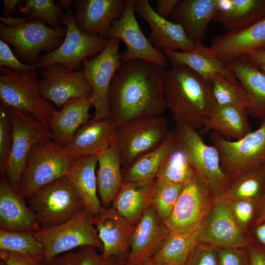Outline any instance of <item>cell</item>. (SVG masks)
<instances>
[{
  "mask_svg": "<svg viewBox=\"0 0 265 265\" xmlns=\"http://www.w3.org/2000/svg\"><path fill=\"white\" fill-rule=\"evenodd\" d=\"M176 148L181 152L212 193L221 194L231 184L222 170L217 149L207 144L195 130L176 125Z\"/></svg>",
  "mask_w": 265,
  "mask_h": 265,
  "instance_id": "obj_6",
  "label": "cell"
},
{
  "mask_svg": "<svg viewBox=\"0 0 265 265\" xmlns=\"http://www.w3.org/2000/svg\"><path fill=\"white\" fill-rule=\"evenodd\" d=\"M133 7L135 13L149 25L148 38L156 48L186 52L196 46L181 25L158 15L148 0H133Z\"/></svg>",
  "mask_w": 265,
  "mask_h": 265,
  "instance_id": "obj_19",
  "label": "cell"
},
{
  "mask_svg": "<svg viewBox=\"0 0 265 265\" xmlns=\"http://www.w3.org/2000/svg\"><path fill=\"white\" fill-rule=\"evenodd\" d=\"M185 185L156 177L151 187V205L163 223L170 215Z\"/></svg>",
  "mask_w": 265,
  "mask_h": 265,
  "instance_id": "obj_39",
  "label": "cell"
},
{
  "mask_svg": "<svg viewBox=\"0 0 265 265\" xmlns=\"http://www.w3.org/2000/svg\"><path fill=\"white\" fill-rule=\"evenodd\" d=\"M256 223L259 224L265 221V193L256 203Z\"/></svg>",
  "mask_w": 265,
  "mask_h": 265,
  "instance_id": "obj_53",
  "label": "cell"
},
{
  "mask_svg": "<svg viewBox=\"0 0 265 265\" xmlns=\"http://www.w3.org/2000/svg\"><path fill=\"white\" fill-rule=\"evenodd\" d=\"M0 250L44 262V249L33 232L0 229Z\"/></svg>",
  "mask_w": 265,
  "mask_h": 265,
  "instance_id": "obj_36",
  "label": "cell"
},
{
  "mask_svg": "<svg viewBox=\"0 0 265 265\" xmlns=\"http://www.w3.org/2000/svg\"><path fill=\"white\" fill-rule=\"evenodd\" d=\"M210 47L224 63L265 51V17L240 31L215 38Z\"/></svg>",
  "mask_w": 265,
  "mask_h": 265,
  "instance_id": "obj_22",
  "label": "cell"
},
{
  "mask_svg": "<svg viewBox=\"0 0 265 265\" xmlns=\"http://www.w3.org/2000/svg\"><path fill=\"white\" fill-rule=\"evenodd\" d=\"M199 241L234 248L244 246L246 239L230 209L221 197L207 214L199 228Z\"/></svg>",
  "mask_w": 265,
  "mask_h": 265,
  "instance_id": "obj_18",
  "label": "cell"
},
{
  "mask_svg": "<svg viewBox=\"0 0 265 265\" xmlns=\"http://www.w3.org/2000/svg\"><path fill=\"white\" fill-rule=\"evenodd\" d=\"M76 160L66 146L53 140L35 145L27 159L18 192L29 198L42 187L66 176Z\"/></svg>",
  "mask_w": 265,
  "mask_h": 265,
  "instance_id": "obj_5",
  "label": "cell"
},
{
  "mask_svg": "<svg viewBox=\"0 0 265 265\" xmlns=\"http://www.w3.org/2000/svg\"><path fill=\"white\" fill-rule=\"evenodd\" d=\"M211 193L196 175L184 187L163 224L169 232L187 233L199 229L207 214Z\"/></svg>",
  "mask_w": 265,
  "mask_h": 265,
  "instance_id": "obj_15",
  "label": "cell"
},
{
  "mask_svg": "<svg viewBox=\"0 0 265 265\" xmlns=\"http://www.w3.org/2000/svg\"><path fill=\"white\" fill-rule=\"evenodd\" d=\"M248 115L242 107L216 105L198 132L202 135L215 132L228 139H239L252 131Z\"/></svg>",
  "mask_w": 265,
  "mask_h": 265,
  "instance_id": "obj_30",
  "label": "cell"
},
{
  "mask_svg": "<svg viewBox=\"0 0 265 265\" xmlns=\"http://www.w3.org/2000/svg\"><path fill=\"white\" fill-rule=\"evenodd\" d=\"M2 67L22 73L29 72L37 69L34 66L21 62L12 52L7 43L0 40V68Z\"/></svg>",
  "mask_w": 265,
  "mask_h": 265,
  "instance_id": "obj_44",
  "label": "cell"
},
{
  "mask_svg": "<svg viewBox=\"0 0 265 265\" xmlns=\"http://www.w3.org/2000/svg\"><path fill=\"white\" fill-rule=\"evenodd\" d=\"M167 69L142 60L123 62L111 84L110 118L117 127L131 120L160 115L167 108Z\"/></svg>",
  "mask_w": 265,
  "mask_h": 265,
  "instance_id": "obj_1",
  "label": "cell"
},
{
  "mask_svg": "<svg viewBox=\"0 0 265 265\" xmlns=\"http://www.w3.org/2000/svg\"><path fill=\"white\" fill-rule=\"evenodd\" d=\"M265 186V165L238 177L220 195L227 201L237 199L257 202L264 193Z\"/></svg>",
  "mask_w": 265,
  "mask_h": 265,
  "instance_id": "obj_37",
  "label": "cell"
},
{
  "mask_svg": "<svg viewBox=\"0 0 265 265\" xmlns=\"http://www.w3.org/2000/svg\"><path fill=\"white\" fill-rule=\"evenodd\" d=\"M97 155H94L76 159L66 176L79 192L84 207L97 215L102 206L98 196L96 167Z\"/></svg>",
  "mask_w": 265,
  "mask_h": 265,
  "instance_id": "obj_31",
  "label": "cell"
},
{
  "mask_svg": "<svg viewBox=\"0 0 265 265\" xmlns=\"http://www.w3.org/2000/svg\"><path fill=\"white\" fill-rule=\"evenodd\" d=\"M168 231L151 205L144 211L130 238V250L125 265H138L152 259Z\"/></svg>",
  "mask_w": 265,
  "mask_h": 265,
  "instance_id": "obj_20",
  "label": "cell"
},
{
  "mask_svg": "<svg viewBox=\"0 0 265 265\" xmlns=\"http://www.w3.org/2000/svg\"><path fill=\"white\" fill-rule=\"evenodd\" d=\"M218 7V0H178L171 17L197 45L202 44Z\"/></svg>",
  "mask_w": 265,
  "mask_h": 265,
  "instance_id": "obj_25",
  "label": "cell"
},
{
  "mask_svg": "<svg viewBox=\"0 0 265 265\" xmlns=\"http://www.w3.org/2000/svg\"><path fill=\"white\" fill-rule=\"evenodd\" d=\"M0 70V104L28 113L49 128V118L56 109L42 95L36 70L26 73L6 67Z\"/></svg>",
  "mask_w": 265,
  "mask_h": 265,
  "instance_id": "obj_4",
  "label": "cell"
},
{
  "mask_svg": "<svg viewBox=\"0 0 265 265\" xmlns=\"http://www.w3.org/2000/svg\"><path fill=\"white\" fill-rule=\"evenodd\" d=\"M12 128V144L5 169L10 184L18 191L28 156L38 144L53 140L49 128L31 115L8 108Z\"/></svg>",
  "mask_w": 265,
  "mask_h": 265,
  "instance_id": "obj_11",
  "label": "cell"
},
{
  "mask_svg": "<svg viewBox=\"0 0 265 265\" xmlns=\"http://www.w3.org/2000/svg\"><path fill=\"white\" fill-rule=\"evenodd\" d=\"M126 0H77L74 20L78 27L91 36L106 38L114 20L122 15Z\"/></svg>",
  "mask_w": 265,
  "mask_h": 265,
  "instance_id": "obj_21",
  "label": "cell"
},
{
  "mask_svg": "<svg viewBox=\"0 0 265 265\" xmlns=\"http://www.w3.org/2000/svg\"><path fill=\"white\" fill-rule=\"evenodd\" d=\"M232 214L238 224L245 226L252 218L256 202L247 199L227 201Z\"/></svg>",
  "mask_w": 265,
  "mask_h": 265,
  "instance_id": "obj_43",
  "label": "cell"
},
{
  "mask_svg": "<svg viewBox=\"0 0 265 265\" xmlns=\"http://www.w3.org/2000/svg\"><path fill=\"white\" fill-rule=\"evenodd\" d=\"M195 174L185 156L176 148L162 164L156 177L185 185L193 179Z\"/></svg>",
  "mask_w": 265,
  "mask_h": 265,
  "instance_id": "obj_41",
  "label": "cell"
},
{
  "mask_svg": "<svg viewBox=\"0 0 265 265\" xmlns=\"http://www.w3.org/2000/svg\"><path fill=\"white\" fill-rule=\"evenodd\" d=\"M172 66L182 65L188 67L199 76L210 81L217 74L229 78L236 77L219 59L210 47L203 43L196 45L190 51L182 52L167 49L162 50Z\"/></svg>",
  "mask_w": 265,
  "mask_h": 265,
  "instance_id": "obj_27",
  "label": "cell"
},
{
  "mask_svg": "<svg viewBox=\"0 0 265 265\" xmlns=\"http://www.w3.org/2000/svg\"><path fill=\"white\" fill-rule=\"evenodd\" d=\"M60 23L66 28L64 41L55 50L40 57L36 68L45 69L56 64H60L69 71L79 70L83 61L93 57L106 46L108 40L100 36L89 35L77 26L73 11H65Z\"/></svg>",
  "mask_w": 265,
  "mask_h": 265,
  "instance_id": "obj_12",
  "label": "cell"
},
{
  "mask_svg": "<svg viewBox=\"0 0 265 265\" xmlns=\"http://www.w3.org/2000/svg\"><path fill=\"white\" fill-rule=\"evenodd\" d=\"M210 82L216 105L236 106L248 109L250 106L249 96L236 77L229 78L219 74Z\"/></svg>",
  "mask_w": 265,
  "mask_h": 265,
  "instance_id": "obj_38",
  "label": "cell"
},
{
  "mask_svg": "<svg viewBox=\"0 0 265 265\" xmlns=\"http://www.w3.org/2000/svg\"><path fill=\"white\" fill-rule=\"evenodd\" d=\"M244 56L257 67L265 72V51L254 52Z\"/></svg>",
  "mask_w": 265,
  "mask_h": 265,
  "instance_id": "obj_52",
  "label": "cell"
},
{
  "mask_svg": "<svg viewBox=\"0 0 265 265\" xmlns=\"http://www.w3.org/2000/svg\"><path fill=\"white\" fill-rule=\"evenodd\" d=\"M98 193L103 207L109 208L124 181L118 151L114 142L97 155Z\"/></svg>",
  "mask_w": 265,
  "mask_h": 265,
  "instance_id": "obj_32",
  "label": "cell"
},
{
  "mask_svg": "<svg viewBox=\"0 0 265 265\" xmlns=\"http://www.w3.org/2000/svg\"><path fill=\"white\" fill-rule=\"evenodd\" d=\"M153 180L142 182H124L114 198L111 207L136 225L145 209L151 205V187Z\"/></svg>",
  "mask_w": 265,
  "mask_h": 265,
  "instance_id": "obj_34",
  "label": "cell"
},
{
  "mask_svg": "<svg viewBox=\"0 0 265 265\" xmlns=\"http://www.w3.org/2000/svg\"><path fill=\"white\" fill-rule=\"evenodd\" d=\"M176 150L173 130L157 148L140 157L128 167L122 168L124 182H142L152 181L157 176L159 168Z\"/></svg>",
  "mask_w": 265,
  "mask_h": 265,
  "instance_id": "obj_33",
  "label": "cell"
},
{
  "mask_svg": "<svg viewBox=\"0 0 265 265\" xmlns=\"http://www.w3.org/2000/svg\"><path fill=\"white\" fill-rule=\"evenodd\" d=\"M265 17V0H218L213 20L227 33L240 31Z\"/></svg>",
  "mask_w": 265,
  "mask_h": 265,
  "instance_id": "obj_29",
  "label": "cell"
},
{
  "mask_svg": "<svg viewBox=\"0 0 265 265\" xmlns=\"http://www.w3.org/2000/svg\"><path fill=\"white\" fill-rule=\"evenodd\" d=\"M72 0H58V2L59 4V6L65 11L69 9V6L70 4L73 2Z\"/></svg>",
  "mask_w": 265,
  "mask_h": 265,
  "instance_id": "obj_57",
  "label": "cell"
},
{
  "mask_svg": "<svg viewBox=\"0 0 265 265\" xmlns=\"http://www.w3.org/2000/svg\"><path fill=\"white\" fill-rule=\"evenodd\" d=\"M11 186L5 175L0 180V228L35 232L41 229L34 212Z\"/></svg>",
  "mask_w": 265,
  "mask_h": 265,
  "instance_id": "obj_23",
  "label": "cell"
},
{
  "mask_svg": "<svg viewBox=\"0 0 265 265\" xmlns=\"http://www.w3.org/2000/svg\"><path fill=\"white\" fill-rule=\"evenodd\" d=\"M264 193H265V186L264 190V193L263 194H264Z\"/></svg>",
  "mask_w": 265,
  "mask_h": 265,
  "instance_id": "obj_60",
  "label": "cell"
},
{
  "mask_svg": "<svg viewBox=\"0 0 265 265\" xmlns=\"http://www.w3.org/2000/svg\"><path fill=\"white\" fill-rule=\"evenodd\" d=\"M21 2L20 0H3L4 4L3 17H10L16 14V7L18 3Z\"/></svg>",
  "mask_w": 265,
  "mask_h": 265,
  "instance_id": "obj_54",
  "label": "cell"
},
{
  "mask_svg": "<svg viewBox=\"0 0 265 265\" xmlns=\"http://www.w3.org/2000/svg\"><path fill=\"white\" fill-rule=\"evenodd\" d=\"M169 131L167 120L160 115L131 120L118 126L115 142L122 168L157 148Z\"/></svg>",
  "mask_w": 265,
  "mask_h": 265,
  "instance_id": "obj_9",
  "label": "cell"
},
{
  "mask_svg": "<svg viewBox=\"0 0 265 265\" xmlns=\"http://www.w3.org/2000/svg\"><path fill=\"white\" fill-rule=\"evenodd\" d=\"M94 215L85 207L57 225L33 232L44 249V263L78 247L91 246L103 251L94 224Z\"/></svg>",
  "mask_w": 265,
  "mask_h": 265,
  "instance_id": "obj_8",
  "label": "cell"
},
{
  "mask_svg": "<svg viewBox=\"0 0 265 265\" xmlns=\"http://www.w3.org/2000/svg\"><path fill=\"white\" fill-rule=\"evenodd\" d=\"M255 234L260 244L265 246V221L258 224Z\"/></svg>",
  "mask_w": 265,
  "mask_h": 265,
  "instance_id": "obj_55",
  "label": "cell"
},
{
  "mask_svg": "<svg viewBox=\"0 0 265 265\" xmlns=\"http://www.w3.org/2000/svg\"><path fill=\"white\" fill-rule=\"evenodd\" d=\"M245 89L250 99L247 112L254 118L265 117V72L245 56L225 63Z\"/></svg>",
  "mask_w": 265,
  "mask_h": 265,
  "instance_id": "obj_28",
  "label": "cell"
},
{
  "mask_svg": "<svg viewBox=\"0 0 265 265\" xmlns=\"http://www.w3.org/2000/svg\"><path fill=\"white\" fill-rule=\"evenodd\" d=\"M109 265H123L116 258L111 257Z\"/></svg>",
  "mask_w": 265,
  "mask_h": 265,
  "instance_id": "obj_58",
  "label": "cell"
},
{
  "mask_svg": "<svg viewBox=\"0 0 265 265\" xmlns=\"http://www.w3.org/2000/svg\"><path fill=\"white\" fill-rule=\"evenodd\" d=\"M249 265H265V246L260 243L250 247Z\"/></svg>",
  "mask_w": 265,
  "mask_h": 265,
  "instance_id": "obj_49",
  "label": "cell"
},
{
  "mask_svg": "<svg viewBox=\"0 0 265 265\" xmlns=\"http://www.w3.org/2000/svg\"><path fill=\"white\" fill-rule=\"evenodd\" d=\"M12 144V128L7 107L0 105V171L5 174Z\"/></svg>",
  "mask_w": 265,
  "mask_h": 265,
  "instance_id": "obj_42",
  "label": "cell"
},
{
  "mask_svg": "<svg viewBox=\"0 0 265 265\" xmlns=\"http://www.w3.org/2000/svg\"><path fill=\"white\" fill-rule=\"evenodd\" d=\"M210 139L219 153L221 168L231 181L265 164V117L256 130L239 139L231 140L215 132H212Z\"/></svg>",
  "mask_w": 265,
  "mask_h": 265,
  "instance_id": "obj_7",
  "label": "cell"
},
{
  "mask_svg": "<svg viewBox=\"0 0 265 265\" xmlns=\"http://www.w3.org/2000/svg\"><path fill=\"white\" fill-rule=\"evenodd\" d=\"M76 257V252H69L61 256L54 257L47 262H44V265H74Z\"/></svg>",
  "mask_w": 265,
  "mask_h": 265,
  "instance_id": "obj_51",
  "label": "cell"
},
{
  "mask_svg": "<svg viewBox=\"0 0 265 265\" xmlns=\"http://www.w3.org/2000/svg\"><path fill=\"white\" fill-rule=\"evenodd\" d=\"M19 9L27 16V19L45 21L55 28L61 27L60 19L65 14V11L53 0H26Z\"/></svg>",
  "mask_w": 265,
  "mask_h": 265,
  "instance_id": "obj_40",
  "label": "cell"
},
{
  "mask_svg": "<svg viewBox=\"0 0 265 265\" xmlns=\"http://www.w3.org/2000/svg\"><path fill=\"white\" fill-rule=\"evenodd\" d=\"M117 130L110 117L92 118L77 130L66 146L76 159L97 155L115 142Z\"/></svg>",
  "mask_w": 265,
  "mask_h": 265,
  "instance_id": "obj_24",
  "label": "cell"
},
{
  "mask_svg": "<svg viewBox=\"0 0 265 265\" xmlns=\"http://www.w3.org/2000/svg\"><path fill=\"white\" fill-rule=\"evenodd\" d=\"M199 241V229L187 233L168 232L152 259L170 265H187Z\"/></svg>",
  "mask_w": 265,
  "mask_h": 265,
  "instance_id": "obj_35",
  "label": "cell"
},
{
  "mask_svg": "<svg viewBox=\"0 0 265 265\" xmlns=\"http://www.w3.org/2000/svg\"><path fill=\"white\" fill-rule=\"evenodd\" d=\"M96 249L91 246L80 247L76 252L74 265H109L111 258L103 257L98 254Z\"/></svg>",
  "mask_w": 265,
  "mask_h": 265,
  "instance_id": "obj_45",
  "label": "cell"
},
{
  "mask_svg": "<svg viewBox=\"0 0 265 265\" xmlns=\"http://www.w3.org/2000/svg\"><path fill=\"white\" fill-rule=\"evenodd\" d=\"M138 265H170L157 261L152 258L149 260L143 262Z\"/></svg>",
  "mask_w": 265,
  "mask_h": 265,
  "instance_id": "obj_56",
  "label": "cell"
},
{
  "mask_svg": "<svg viewBox=\"0 0 265 265\" xmlns=\"http://www.w3.org/2000/svg\"><path fill=\"white\" fill-rule=\"evenodd\" d=\"M164 95L176 125L196 131L216 105L211 82L185 66L167 69Z\"/></svg>",
  "mask_w": 265,
  "mask_h": 265,
  "instance_id": "obj_2",
  "label": "cell"
},
{
  "mask_svg": "<svg viewBox=\"0 0 265 265\" xmlns=\"http://www.w3.org/2000/svg\"><path fill=\"white\" fill-rule=\"evenodd\" d=\"M187 265H218V262L214 251L205 249L194 250Z\"/></svg>",
  "mask_w": 265,
  "mask_h": 265,
  "instance_id": "obj_47",
  "label": "cell"
},
{
  "mask_svg": "<svg viewBox=\"0 0 265 265\" xmlns=\"http://www.w3.org/2000/svg\"><path fill=\"white\" fill-rule=\"evenodd\" d=\"M0 265H6L1 260H0Z\"/></svg>",
  "mask_w": 265,
  "mask_h": 265,
  "instance_id": "obj_59",
  "label": "cell"
},
{
  "mask_svg": "<svg viewBox=\"0 0 265 265\" xmlns=\"http://www.w3.org/2000/svg\"><path fill=\"white\" fill-rule=\"evenodd\" d=\"M94 224L103 245L102 256L116 258L123 265L128 258L130 238L135 227L112 207H102L94 216Z\"/></svg>",
  "mask_w": 265,
  "mask_h": 265,
  "instance_id": "obj_17",
  "label": "cell"
},
{
  "mask_svg": "<svg viewBox=\"0 0 265 265\" xmlns=\"http://www.w3.org/2000/svg\"><path fill=\"white\" fill-rule=\"evenodd\" d=\"M42 76L40 90L44 98L59 109L74 98H89L91 88L82 70L69 71L60 64L39 70Z\"/></svg>",
  "mask_w": 265,
  "mask_h": 265,
  "instance_id": "obj_16",
  "label": "cell"
},
{
  "mask_svg": "<svg viewBox=\"0 0 265 265\" xmlns=\"http://www.w3.org/2000/svg\"><path fill=\"white\" fill-rule=\"evenodd\" d=\"M28 198L29 207L35 213L41 229L63 223L84 206L66 176L42 187Z\"/></svg>",
  "mask_w": 265,
  "mask_h": 265,
  "instance_id": "obj_10",
  "label": "cell"
},
{
  "mask_svg": "<svg viewBox=\"0 0 265 265\" xmlns=\"http://www.w3.org/2000/svg\"><path fill=\"white\" fill-rule=\"evenodd\" d=\"M91 106L90 98H79L69 100L56 109L48 121L53 140L63 145L69 144L77 130L90 120Z\"/></svg>",
  "mask_w": 265,
  "mask_h": 265,
  "instance_id": "obj_26",
  "label": "cell"
},
{
  "mask_svg": "<svg viewBox=\"0 0 265 265\" xmlns=\"http://www.w3.org/2000/svg\"><path fill=\"white\" fill-rule=\"evenodd\" d=\"M0 258L6 265H44V262L8 251H0Z\"/></svg>",
  "mask_w": 265,
  "mask_h": 265,
  "instance_id": "obj_46",
  "label": "cell"
},
{
  "mask_svg": "<svg viewBox=\"0 0 265 265\" xmlns=\"http://www.w3.org/2000/svg\"><path fill=\"white\" fill-rule=\"evenodd\" d=\"M178 0H157L155 11L161 17L171 16Z\"/></svg>",
  "mask_w": 265,
  "mask_h": 265,
  "instance_id": "obj_50",
  "label": "cell"
},
{
  "mask_svg": "<svg viewBox=\"0 0 265 265\" xmlns=\"http://www.w3.org/2000/svg\"><path fill=\"white\" fill-rule=\"evenodd\" d=\"M219 265H242L239 254L232 248H225L219 253Z\"/></svg>",
  "mask_w": 265,
  "mask_h": 265,
  "instance_id": "obj_48",
  "label": "cell"
},
{
  "mask_svg": "<svg viewBox=\"0 0 265 265\" xmlns=\"http://www.w3.org/2000/svg\"><path fill=\"white\" fill-rule=\"evenodd\" d=\"M120 40L111 38L97 55L85 59L82 72L91 88L93 119L110 117L109 91L112 80L123 64L119 52Z\"/></svg>",
  "mask_w": 265,
  "mask_h": 265,
  "instance_id": "obj_13",
  "label": "cell"
},
{
  "mask_svg": "<svg viewBox=\"0 0 265 265\" xmlns=\"http://www.w3.org/2000/svg\"><path fill=\"white\" fill-rule=\"evenodd\" d=\"M0 23V40L12 45L22 58L36 67L42 50L53 51L64 40L66 28L48 26L41 20L9 17Z\"/></svg>",
  "mask_w": 265,
  "mask_h": 265,
  "instance_id": "obj_3",
  "label": "cell"
},
{
  "mask_svg": "<svg viewBox=\"0 0 265 265\" xmlns=\"http://www.w3.org/2000/svg\"><path fill=\"white\" fill-rule=\"evenodd\" d=\"M133 0H126L121 16L112 22L106 38H117L126 45L121 54L123 62L142 60L167 68L168 60L162 50L156 48L143 33L135 16Z\"/></svg>",
  "mask_w": 265,
  "mask_h": 265,
  "instance_id": "obj_14",
  "label": "cell"
}]
</instances>
